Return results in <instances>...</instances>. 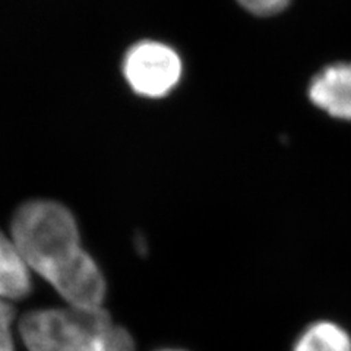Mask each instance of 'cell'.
<instances>
[{"label":"cell","instance_id":"6da1fadb","mask_svg":"<svg viewBox=\"0 0 351 351\" xmlns=\"http://www.w3.org/2000/svg\"><path fill=\"white\" fill-rule=\"evenodd\" d=\"M10 232L27 265L71 306L103 304L104 277L81 247L78 226L68 208L54 201H29L18 208Z\"/></svg>","mask_w":351,"mask_h":351},{"label":"cell","instance_id":"7a4b0ae2","mask_svg":"<svg viewBox=\"0 0 351 351\" xmlns=\"http://www.w3.org/2000/svg\"><path fill=\"white\" fill-rule=\"evenodd\" d=\"M19 334L28 351H135L130 334L101 306L29 312Z\"/></svg>","mask_w":351,"mask_h":351},{"label":"cell","instance_id":"3957f363","mask_svg":"<svg viewBox=\"0 0 351 351\" xmlns=\"http://www.w3.org/2000/svg\"><path fill=\"white\" fill-rule=\"evenodd\" d=\"M129 88L145 98H162L179 85L183 63L173 47L156 40H142L130 46L122 62Z\"/></svg>","mask_w":351,"mask_h":351},{"label":"cell","instance_id":"277c9868","mask_svg":"<svg viewBox=\"0 0 351 351\" xmlns=\"http://www.w3.org/2000/svg\"><path fill=\"white\" fill-rule=\"evenodd\" d=\"M311 101L331 117L351 120V63L326 66L309 85Z\"/></svg>","mask_w":351,"mask_h":351},{"label":"cell","instance_id":"5b68a950","mask_svg":"<svg viewBox=\"0 0 351 351\" xmlns=\"http://www.w3.org/2000/svg\"><path fill=\"white\" fill-rule=\"evenodd\" d=\"M28 268L14 240L0 232V299L27 298L32 290Z\"/></svg>","mask_w":351,"mask_h":351},{"label":"cell","instance_id":"8992f818","mask_svg":"<svg viewBox=\"0 0 351 351\" xmlns=\"http://www.w3.org/2000/svg\"><path fill=\"white\" fill-rule=\"evenodd\" d=\"M293 351H351V338L339 325L321 321L306 329Z\"/></svg>","mask_w":351,"mask_h":351},{"label":"cell","instance_id":"52a82bcc","mask_svg":"<svg viewBox=\"0 0 351 351\" xmlns=\"http://www.w3.org/2000/svg\"><path fill=\"white\" fill-rule=\"evenodd\" d=\"M291 0H237V3L247 12L258 16L277 15L290 5Z\"/></svg>","mask_w":351,"mask_h":351},{"label":"cell","instance_id":"ba28073f","mask_svg":"<svg viewBox=\"0 0 351 351\" xmlns=\"http://www.w3.org/2000/svg\"><path fill=\"white\" fill-rule=\"evenodd\" d=\"M15 311L8 302L0 299V351H14L10 324L14 321Z\"/></svg>","mask_w":351,"mask_h":351},{"label":"cell","instance_id":"9c48e42d","mask_svg":"<svg viewBox=\"0 0 351 351\" xmlns=\"http://www.w3.org/2000/svg\"><path fill=\"white\" fill-rule=\"evenodd\" d=\"M161 351H183V350H161Z\"/></svg>","mask_w":351,"mask_h":351}]
</instances>
